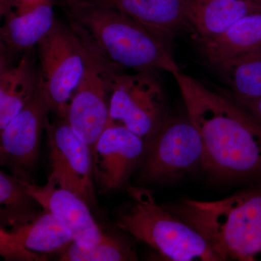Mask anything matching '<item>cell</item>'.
Wrapping results in <instances>:
<instances>
[{
    "label": "cell",
    "instance_id": "cell-2",
    "mask_svg": "<svg viewBox=\"0 0 261 261\" xmlns=\"http://www.w3.org/2000/svg\"><path fill=\"white\" fill-rule=\"evenodd\" d=\"M71 27L89 49L119 68L180 71L172 39L120 10L89 0L66 5Z\"/></svg>",
    "mask_w": 261,
    "mask_h": 261
},
{
    "label": "cell",
    "instance_id": "cell-8",
    "mask_svg": "<svg viewBox=\"0 0 261 261\" xmlns=\"http://www.w3.org/2000/svg\"><path fill=\"white\" fill-rule=\"evenodd\" d=\"M51 173L47 181L80 196L89 205L95 202L93 162L90 147L75 133L65 118L44 124Z\"/></svg>",
    "mask_w": 261,
    "mask_h": 261
},
{
    "label": "cell",
    "instance_id": "cell-1",
    "mask_svg": "<svg viewBox=\"0 0 261 261\" xmlns=\"http://www.w3.org/2000/svg\"><path fill=\"white\" fill-rule=\"evenodd\" d=\"M172 75L202 138L204 169L224 178L261 177V123L181 70Z\"/></svg>",
    "mask_w": 261,
    "mask_h": 261
},
{
    "label": "cell",
    "instance_id": "cell-16",
    "mask_svg": "<svg viewBox=\"0 0 261 261\" xmlns=\"http://www.w3.org/2000/svg\"><path fill=\"white\" fill-rule=\"evenodd\" d=\"M3 15L1 45L8 53L27 51L38 45L56 23L53 0H43L29 8Z\"/></svg>",
    "mask_w": 261,
    "mask_h": 261
},
{
    "label": "cell",
    "instance_id": "cell-24",
    "mask_svg": "<svg viewBox=\"0 0 261 261\" xmlns=\"http://www.w3.org/2000/svg\"><path fill=\"white\" fill-rule=\"evenodd\" d=\"M61 1L66 6V5H69L70 3H72L73 0H61Z\"/></svg>",
    "mask_w": 261,
    "mask_h": 261
},
{
    "label": "cell",
    "instance_id": "cell-14",
    "mask_svg": "<svg viewBox=\"0 0 261 261\" xmlns=\"http://www.w3.org/2000/svg\"><path fill=\"white\" fill-rule=\"evenodd\" d=\"M261 13V3L252 0H188L190 32L200 44L216 39L239 20Z\"/></svg>",
    "mask_w": 261,
    "mask_h": 261
},
{
    "label": "cell",
    "instance_id": "cell-10",
    "mask_svg": "<svg viewBox=\"0 0 261 261\" xmlns=\"http://www.w3.org/2000/svg\"><path fill=\"white\" fill-rule=\"evenodd\" d=\"M50 111L39 89L28 104L1 130V165L19 179L30 181L39 158L41 136Z\"/></svg>",
    "mask_w": 261,
    "mask_h": 261
},
{
    "label": "cell",
    "instance_id": "cell-4",
    "mask_svg": "<svg viewBox=\"0 0 261 261\" xmlns=\"http://www.w3.org/2000/svg\"><path fill=\"white\" fill-rule=\"evenodd\" d=\"M130 205L118 216L116 225L173 261H221L205 239L166 207L149 190L128 185Z\"/></svg>",
    "mask_w": 261,
    "mask_h": 261
},
{
    "label": "cell",
    "instance_id": "cell-22",
    "mask_svg": "<svg viewBox=\"0 0 261 261\" xmlns=\"http://www.w3.org/2000/svg\"><path fill=\"white\" fill-rule=\"evenodd\" d=\"M231 99L261 123V97L251 99L231 97Z\"/></svg>",
    "mask_w": 261,
    "mask_h": 261
},
{
    "label": "cell",
    "instance_id": "cell-17",
    "mask_svg": "<svg viewBox=\"0 0 261 261\" xmlns=\"http://www.w3.org/2000/svg\"><path fill=\"white\" fill-rule=\"evenodd\" d=\"M1 54L0 63V130L4 128L32 99L38 90V77L28 57L9 66Z\"/></svg>",
    "mask_w": 261,
    "mask_h": 261
},
{
    "label": "cell",
    "instance_id": "cell-7",
    "mask_svg": "<svg viewBox=\"0 0 261 261\" xmlns=\"http://www.w3.org/2000/svg\"><path fill=\"white\" fill-rule=\"evenodd\" d=\"M141 178L168 181L195 168H203L204 147L198 130L186 114L167 116L146 141Z\"/></svg>",
    "mask_w": 261,
    "mask_h": 261
},
{
    "label": "cell",
    "instance_id": "cell-21",
    "mask_svg": "<svg viewBox=\"0 0 261 261\" xmlns=\"http://www.w3.org/2000/svg\"><path fill=\"white\" fill-rule=\"evenodd\" d=\"M129 247L116 239L106 237L102 241L90 245H82L73 242L61 253L63 261H121L136 260Z\"/></svg>",
    "mask_w": 261,
    "mask_h": 261
},
{
    "label": "cell",
    "instance_id": "cell-13",
    "mask_svg": "<svg viewBox=\"0 0 261 261\" xmlns=\"http://www.w3.org/2000/svg\"><path fill=\"white\" fill-rule=\"evenodd\" d=\"M18 179L27 193L44 210L63 221L75 243L82 245H93L107 237L94 221L88 204L80 196L51 182L47 181L44 186H38L30 181Z\"/></svg>",
    "mask_w": 261,
    "mask_h": 261
},
{
    "label": "cell",
    "instance_id": "cell-15",
    "mask_svg": "<svg viewBox=\"0 0 261 261\" xmlns=\"http://www.w3.org/2000/svg\"><path fill=\"white\" fill-rule=\"evenodd\" d=\"M120 10L168 37L190 31L188 0H89Z\"/></svg>",
    "mask_w": 261,
    "mask_h": 261
},
{
    "label": "cell",
    "instance_id": "cell-20",
    "mask_svg": "<svg viewBox=\"0 0 261 261\" xmlns=\"http://www.w3.org/2000/svg\"><path fill=\"white\" fill-rule=\"evenodd\" d=\"M37 201L27 193L18 178L0 172V204L1 218L13 225L36 214L33 210Z\"/></svg>",
    "mask_w": 261,
    "mask_h": 261
},
{
    "label": "cell",
    "instance_id": "cell-9",
    "mask_svg": "<svg viewBox=\"0 0 261 261\" xmlns=\"http://www.w3.org/2000/svg\"><path fill=\"white\" fill-rule=\"evenodd\" d=\"M87 49V69L72 97L65 118L75 133L92 151L109 123L108 74L115 65L88 47Z\"/></svg>",
    "mask_w": 261,
    "mask_h": 261
},
{
    "label": "cell",
    "instance_id": "cell-18",
    "mask_svg": "<svg viewBox=\"0 0 261 261\" xmlns=\"http://www.w3.org/2000/svg\"><path fill=\"white\" fill-rule=\"evenodd\" d=\"M214 66L261 51V13L246 15L221 36L201 44Z\"/></svg>",
    "mask_w": 261,
    "mask_h": 261
},
{
    "label": "cell",
    "instance_id": "cell-12",
    "mask_svg": "<svg viewBox=\"0 0 261 261\" xmlns=\"http://www.w3.org/2000/svg\"><path fill=\"white\" fill-rule=\"evenodd\" d=\"M73 242L63 221L46 210L12 225L11 229H0V253L5 258L43 260L47 254L62 253Z\"/></svg>",
    "mask_w": 261,
    "mask_h": 261
},
{
    "label": "cell",
    "instance_id": "cell-23",
    "mask_svg": "<svg viewBox=\"0 0 261 261\" xmlns=\"http://www.w3.org/2000/svg\"><path fill=\"white\" fill-rule=\"evenodd\" d=\"M43 0H1V14L23 10L41 3Z\"/></svg>",
    "mask_w": 261,
    "mask_h": 261
},
{
    "label": "cell",
    "instance_id": "cell-6",
    "mask_svg": "<svg viewBox=\"0 0 261 261\" xmlns=\"http://www.w3.org/2000/svg\"><path fill=\"white\" fill-rule=\"evenodd\" d=\"M113 67L108 74L110 122L147 141L167 117L164 91L155 70L127 74Z\"/></svg>",
    "mask_w": 261,
    "mask_h": 261
},
{
    "label": "cell",
    "instance_id": "cell-25",
    "mask_svg": "<svg viewBox=\"0 0 261 261\" xmlns=\"http://www.w3.org/2000/svg\"><path fill=\"white\" fill-rule=\"evenodd\" d=\"M252 1L257 2V3H261V0H252Z\"/></svg>",
    "mask_w": 261,
    "mask_h": 261
},
{
    "label": "cell",
    "instance_id": "cell-11",
    "mask_svg": "<svg viewBox=\"0 0 261 261\" xmlns=\"http://www.w3.org/2000/svg\"><path fill=\"white\" fill-rule=\"evenodd\" d=\"M145 148L142 137L109 121L92 151L94 178L101 191L126 188Z\"/></svg>",
    "mask_w": 261,
    "mask_h": 261
},
{
    "label": "cell",
    "instance_id": "cell-5",
    "mask_svg": "<svg viewBox=\"0 0 261 261\" xmlns=\"http://www.w3.org/2000/svg\"><path fill=\"white\" fill-rule=\"evenodd\" d=\"M37 46L40 60L38 89L50 111L65 118L87 69L88 49L72 27L56 22Z\"/></svg>",
    "mask_w": 261,
    "mask_h": 261
},
{
    "label": "cell",
    "instance_id": "cell-3",
    "mask_svg": "<svg viewBox=\"0 0 261 261\" xmlns=\"http://www.w3.org/2000/svg\"><path fill=\"white\" fill-rule=\"evenodd\" d=\"M168 210L200 233L221 260L261 256V183L223 200H184Z\"/></svg>",
    "mask_w": 261,
    "mask_h": 261
},
{
    "label": "cell",
    "instance_id": "cell-19",
    "mask_svg": "<svg viewBox=\"0 0 261 261\" xmlns=\"http://www.w3.org/2000/svg\"><path fill=\"white\" fill-rule=\"evenodd\" d=\"M216 68L224 83L231 89V97H261V51L225 62Z\"/></svg>",
    "mask_w": 261,
    "mask_h": 261
}]
</instances>
